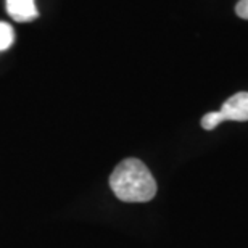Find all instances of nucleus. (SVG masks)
Wrapping results in <instances>:
<instances>
[{
  "instance_id": "nucleus-1",
  "label": "nucleus",
  "mask_w": 248,
  "mask_h": 248,
  "mask_svg": "<svg viewBox=\"0 0 248 248\" xmlns=\"http://www.w3.org/2000/svg\"><path fill=\"white\" fill-rule=\"evenodd\" d=\"M110 187L121 202L143 203L156 195V181L137 158H126L110 176Z\"/></svg>"
},
{
  "instance_id": "nucleus-2",
  "label": "nucleus",
  "mask_w": 248,
  "mask_h": 248,
  "mask_svg": "<svg viewBox=\"0 0 248 248\" xmlns=\"http://www.w3.org/2000/svg\"><path fill=\"white\" fill-rule=\"evenodd\" d=\"M222 121H248V92H239L222 103Z\"/></svg>"
},
{
  "instance_id": "nucleus-3",
  "label": "nucleus",
  "mask_w": 248,
  "mask_h": 248,
  "mask_svg": "<svg viewBox=\"0 0 248 248\" xmlns=\"http://www.w3.org/2000/svg\"><path fill=\"white\" fill-rule=\"evenodd\" d=\"M7 12L16 23H29L39 16L34 0H7Z\"/></svg>"
},
{
  "instance_id": "nucleus-4",
  "label": "nucleus",
  "mask_w": 248,
  "mask_h": 248,
  "mask_svg": "<svg viewBox=\"0 0 248 248\" xmlns=\"http://www.w3.org/2000/svg\"><path fill=\"white\" fill-rule=\"evenodd\" d=\"M15 42V31L8 23H0V52L7 50Z\"/></svg>"
},
{
  "instance_id": "nucleus-5",
  "label": "nucleus",
  "mask_w": 248,
  "mask_h": 248,
  "mask_svg": "<svg viewBox=\"0 0 248 248\" xmlns=\"http://www.w3.org/2000/svg\"><path fill=\"white\" fill-rule=\"evenodd\" d=\"M221 123H224V121H222V116L219 111H210L202 118V127L205 129V131H213V129L219 126Z\"/></svg>"
},
{
  "instance_id": "nucleus-6",
  "label": "nucleus",
  "mask_w": 248,
  "mask_h": 248,
  "mask_svg": "<svg viewBox=\"0 0 248 248\" xmlns=\"http://www.w3.org/2000/svg\"><path fill=\"white\" fill-rule=\"evenodd\" d=\"M235 13L239 15L240 18L248 19V0H240L235 7Z\"/></svg>"
}]
</instances>
